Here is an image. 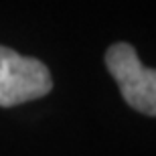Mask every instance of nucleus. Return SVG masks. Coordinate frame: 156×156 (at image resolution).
Here are the masks:
<instances>
[{
	"label": "nucleus",
	"instance_id": "f257e3e1",
	"mask_svg": "<svg viewBox=\"0 0 156 156\" xmlns=\"http://www.w3.org/2000/svg\"><path fill=\"white\" fill-rule=\"evenodd\" d=\"M53 89L47 65L0 45V108H14L45 98Z\"/></svg>",
	"mask_w": 156,
	"mask_h": 156
},
{
	"label": "nucleus",
	"instance_id": "f03ea898",
	"mask_svg": "<svg viewBox=\"0 0 156 156\" xmlns=\"http://www.w3.org/2000/svg\"><path fill=\"white\" fill-rule=\"evenodd\" d=\"M105 67L130 108L146 116H156V71L140 63L132 45H112L105 53Z\"/></svg>",
	"mask_w": 156,
	"mask_h": 156
}]
</instances>
